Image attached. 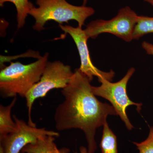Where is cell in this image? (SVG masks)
Returning a JSON list of instances; mask_svg holds the SVG:
<instances>
[{
	"label": "cell",
	"instance_id": "9c48e42d",
	"mask_svg": "<svg viewBox=\"0 0 153 153\" xmlns=\"http://www.w3.org/2000/svg\"><path fill=\"white\" fill-rule=\"evenodd\" d=\"M55 137H41L35 143L27 145L22 152L27 153H69L68 148L58 149L55 143Z\"/></svg>",
	"mask_w": 153,
	"mask_h": 153
},
{
	"label": "cell",
	"instance_id": "7c38bea8",
	"mask_svg": "<svg viewBox=\"0 0 153 153\" xmlns=\"http://www.w3.org/2000/svg\"><path fill=\"white\" fill-rule=\"evenodd\" d=\"M100 146L102 153H118L117 137L110 128L107 122L103 126Z\"/></svg>",
	"mask_w": 153,
	"mask_h": 153
},
{
	"label": "cell",
	"instance_id": "52a82bcc",
	"mask_svg": "<svg viewBox=\"0 0 153 153\" xmlns=\"http://www.w3.org/2000/svg\"><path fill=\"white\" fill-rule=\"evenodd\" d=\"M13 117L16 127L13 131L0 137V153H20L26 146L36 142L41 137L60 136L57 132L30 125L15 115Z\"/></svg>",
	"mask_w": 153,
	"mask_h": 153
},
{
	"label": "cell",
	"instance_id": "e0dca14e",
	"mask_svg": "<svg viewBox=\"0 0 153 153\" xmlns=\"http://www.w3.org/2000/svg\"><path fill=\"white\" fill-rule=\"evenodd\" d=\"M145 1L149 3L152 5L153 6V0H144Z\"/></svg>",
	"mask_w": 153,
	"mask_h": 153
},
{
	"label": "cell",
	"instance_id": "4fadbf2b",
	"mask_svg": "<svg viewBox=\"0 0 153 153\" xmlns=\"http://www.w3.org/2000/svg\"><path fill=\"white\" fill-rule=\"evenodd\" d=\"M150 33H153V17L138 16L134 30L133 40H138Z\"/></svg>",
	"mask_w": 153,
	"mask_h": 153
},
{
	"label": "cell",
	"instance_id": "8fae6325",
	"mask_svg": "<svg viewBox=\"0 0 153 153\" xmlns=\"http://www.w3.org/2000/svg\"><path fill=\"white\" fill-rule=\"evenodd\" d=\"M11 2L15 5L16 9L18 29L23 27L25 25L26 19L34 5L29 0H0V6L3 7L4 3Z\"/></svg>",
	"mask_w": 153,
	"mask_h": 153
},
{
	"label": "cell",
	"instance_id": "8992f818",
	"mask_svg": "<svg viewBox=\"0 0 153 153\" xmlns=\"http://www.w3.org/2000/svg\"><path fill=\"white\" fill-rule=\"evenodd\" d=\"M137 17L130 7H126L121 9L112 19L92 21L84 30L88 38L95 39L100 34L108 33L129 42L133 40L134 30Z\"/></svg>",
	"mask_w": 153,
	"mask_h": 153
},
{
	"label": "cell",
	"instance_id": "d6986e66",
	"mask_svg": "<svg viewBox=\"0 0 153 153\" xmlns=\"http://www.w3.org/2000/svg\"><path fill=\"white\" fill-rule=\"evenodd\" d=\"M20 153H27L24 152H20Z\"/></svg>",
	"mask_w": 153,
	"mask_h": 153
},
{
	"label": "cell",
	"instance_id": "6da1fadb",
	"mask_svg": "<svg viewBox=\"0 0 153 153\" xmlns=\"http://www.w3.org/2000/svg\"><path fill=\"white\" fill-rule=\"evenodd\" d=\"M91 81L79 68L68 85L62 89L64 101L56 108L54 120L59 131L79 129L83 132L88 153L97 149V129L107 123L109 115H117L112 105L100 101L92 92Z\"/></svg>",
	"mask_w": 153,
	"mask_h": 153
},
{
	"label": "cell",
	"instance_id": "ba28073f",
	"mask_svg": "<svg viewBox=\"0 0 153 153\" xmlns=\"http://www.w3.org/2000/svg\"><path fill=\"white\" fill-rule=\"evenodd\" d=\"M59 27L65 33L71 36L76 44L80 57L79 70L87 76L91 81H92L94 76L97 77L98 79H105L112 81L115 75L114 71L112 70L109 72L101 71L92 63L88 47V38L84 30L80 27H74L69 25H59Z\"/></svg>",
	"mask_w": 153,
	"mask_h": 153
},
{
	"label": "cell",
	"instance_id": "5bb4252c",
	"mask_svg": "<svg viewBox=\"0 0 153 153\" xmlns=\"http://www.w3.org/2000/svg\"><path fill=\"white\" fill-rule=\"evenodd\" d=\"M139 153H153V127L150 128L147 138L140 143L134 142Z\"/></svg>",
	"mask_w": 153,
	"mask_h": 153
},
{
	"label": "cell",
	"instance_id": "7a4b0ae2",
	"mask_svg": "<svg viewBox=\"0 0 153 153\" xmlns=\"http://www.w3.org/2000/svg\"><path fill=\"white\" fill-rule=\"evenodd\" d=\"M49 53L33 63L24 64L11 62L0 72V93L3 98L25 97L33 85L40 80L47 63Z\"/></svg>",
	"mask_w": 153,
	"mask_h": 153
},
{
	"label": "cell",
	"instance_id": "ac0fdd59",
	"mask_svg": "<svg viewBox=\"0 0 153 153\" xmlns=\"http://www.w3.org/2000/svg\"><path fill=\"white\" fill-rule=\"evenodd\" d=\"M83 1V5L85 6L88 0H82Z\"/></svg>",
	"mask_w": 153,
	"mask_h": 153
},
{
	"label": "cell",
	"instance_id": "5b68a950",
	"mask_svg": "<svg viewBox=\"0 0 153 153\" xmlns=\"http://www.w3.org/2000/svg\"><path fill=\"white\" fill-rule=\"evenodd\" d=\"M135 71V69L133 67L131 68L123 78L117 82H111L105 79H98L101 85L99 86H92L91 88L94 95L103 97L111 103L117 114L129 130L132 129L134 127L126 113L127 108L130 105H135L137 111L140 112L143 105L142 103L131 101L127 94V85Z\"/></svg>",
	"mask_w": 153,
	"mask_h": 153
},
{
	"label": "cell",
	"instance_id": "3957f363",
	"mask_svg": "<svg viewBox=\"0 0 153 153\" xmlns=\"http://www.w3.org/2000/svg\"><path fill=\"white\" fill-rule=\"evenodd\" d=\"M36 3L38 7H33L29 15L35 19L33 28L38 32L44 30V25L49 21L62 25L74 20L78 23V27L82 28L85 20L95 13L91 7L74 5L66 0H36Z\"/></svg>",
	"mask_w": 153,
	"mask_h": 153
},
{
	"label": "cell",
	"instance_id": "2e32d148",
	"mask_svg": "<svg viewBox=\"0 0 153 153\" xmlns=\"http://www.w3.org/2000/svg\"><path fill=\"white\" fill-rule=\"evenodd\" d=\"M80 153H88V149L85 147L81 146L79 147Z\"/></svg>",
	"mask_w": 153,
	"mask_h": 153
},
{
	"label": "cell",
	"instance_id": "277c9868",
	"mask_svg": "<svg viewBox=\"0 0 153 153\" xmlns=\"http://www.w3.org/2000/svg\"><path fill=\"white\" fill-rule=\"evenodd\" d=\"M73 74L74 71L69 65H65L60 61H48L41 79L33 85L25 97L29 125L36 126L31 117L32 108L35 100L46 96L52 89L65 88L70 82Z\"/></svg>",
	"mask_w": 153,
	"mask_h": 153
},
{
	"label": "cell",
	"instance_id": "9a60e30c",
	"mask_svg": "<svg viewBox=\"0 0 153 153\" xmlns=\"http://www.w3.org/2000/svg\"><path fill=\"white\" fill-rule=\"evenodd\" d=\"M142 47L147 54L153 56V44L146 41H144L142 44Z\"/></svg>",
	"mask_w": 153,
	"mask_h": 153
},
{
	"label": "cell",
	"instance_id": "30bf717a",
	"mask_svg": "<svg viewBox=\"0 0 153 153\" xmlns=\"http://www.w3.org/2000/svg\"><path fill=\"white\" fill-rule=\"evenodd\" d=\"M17 100V97H15L8 105H0V137L13 131L15 128L16 123L12 119L11 113Z\"/></svg>",
	"mask_w": 153,
	"mask_h": 153
}]
</instances>
